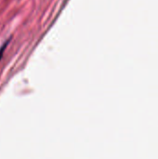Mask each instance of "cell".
I'll use <instances>...</instances> for the list:
<instances>
[{"instance_id": "6da1fadb", "label": "cell", "mask_w": 158, "mask_h": 159, "mask_svg": "<svg viewBox=\"0 0 158 159\" xmlns=\"http://www.w3.org/2000/svg\"><path fill=\"white\" fill-rule=\"evenodd\" d=\"M9 40L10 39H8L7 41H6L5 43H4V45L1 47V48H0V60L2 59V56H3V54H4V51H5V49H6V48L7 47V45H8V43H9Z\"/></svg>"}]
</instances>
